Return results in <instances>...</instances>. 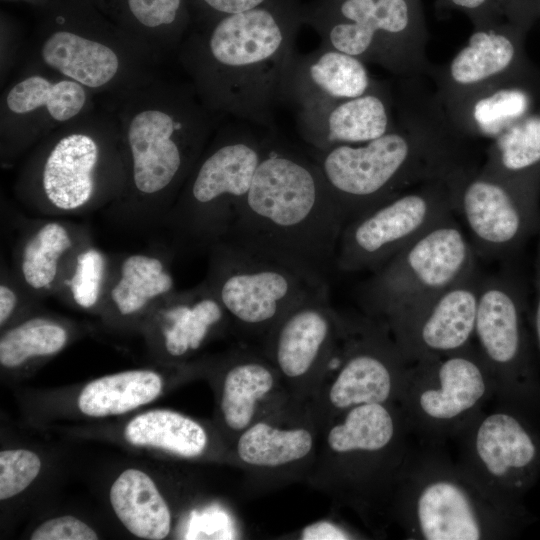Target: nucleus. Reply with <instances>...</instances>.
<instances>
[{"mask_svg": "<svg viewBox=\"0 0 540 540\" xmlns=\"http://www.w3.org/2000/svg\"><path fill=\"white\" fill-rule=\"evenodd\" d=\"M266 138L233 126L205 147L162 224L186 244L209 249L228 235L263 156Z\"/></svg>", "mask_w": 540, "mask_h": 540, "instance_id": "7", "label": "nucleus"}, {"mask_svg": "<svg viewBox=\"0 0 540 540\" xmlns=\"http://www.w3.org/2000/svg\"><path fill=\"white\" fill-rule=\"evenodd\" d=\"M32 540H96L97 533L85 522L73 516L49 519L31 534Z\"/></svg>", "mask_w": 540, "mask_h": 540, "instance_id": "39", "label": "nucleus"}, {"mask_svg": "<svg viewBox=\"0 0 540 540\" xmlns=\"http://www.w3.org/2000/svg\"><path fill=\"white\" fill-rule=\"evenodd\" d=\"M211 121L205 105L176 94L133 114L124 137V185L112 206L136 225L163 223L206 147Z\"/></svg>", "mask_w": 540, "mask_h": 540, "instance_id": "5", "label": "nucleus"}, {"mask_svg": "<svg viewBox=\"0 0 540 540\" xmlns=\"http://www.w3.org/2000/svg\"><path fill=\"white\" fill-rule=\"evenodd\" d=\"M345 225L315 159L266 138L251 186L225 239L328 284Z\"/></svg>", "mask_w": 540, "mask_h": 540, "instance_id": "2", "label": "nucleus"}, {"mask_svg": "<svg viewBox=\"0 0 540 540\" xmlns=\"http://www.w3.org/2000/svg\"><path fill=\"white\" fill-rule=\"evenodd\" d=\"M481 168L540 196V107L491 141Z\"/></svg>", "mask_w": 540, "mask_h": 540, "instance_id": "30", "label": "nucleus"}, {"mask_svg": "<svg viewBox=\"0 0 540 540\" xmlns=\"http://www.w3.org/2000/svg\"><path fill=\"white\" fill-rule=\"evenodd\" d=\"M124 437L134 446L162 449L183 458L203 455L209 443L207 431L199 422L167 409L135 416L126 425Z\"/></svg>", "mask_w": 540, "mask_h": 540, "instance_id": "33", "label": "nucleus"}, {"mask_svg": "<svg viewBox=\"0 0 540 540\" xmlns=\"http://www.w3.org/2000/svg\"><path fill=\"white\" fill-rule=\"evenodd\" d=\"M540 79L501 85L448 114L453 126L469 139L493 140L538 108Z\"/></svg>", "mask_w": 540, "mask_h": 540, "instance_id": "28", "label": "nucleus"}, {"mask_svg": "<svg viewBox=\"0 0 540 540\" xmlns=\"http://www.w3.org/2000/svg\"><path fill=\"white\" fill-rule=\"evenodd\" d=\"M175 291L168 253L124 254L111 260L101 305L130 318L155 307Z\"/></svg>", "mask_w": 540, "mask_h": 540, "instance_id": "27", "label": "nucleus"}, {"mask_svg": "<svg viewBox=\"0 0 540 540\" xmlns=\"http://www.w3.org/2000/svg\"><path fill=\"white\" fill-rule=\"evenodd\" d=\"M111 260L92 244L84 242L69 260L55 295L77 307L91 310L101 305L109 278Z\"/></svg>", "mask_w": 540, "mask_h": 540, "instance_id": "35", "label": "nucleus"}, {"mask_svg": "<svg viewBox=\"0 0 540 540\" xmlns=\"http://www.w3.org/2000/svg\"><path fill=\"white\" fill-rule=\"evenodd\" d=\"M338 366L319 389L327 420L353 407L398 403L410 363L381 318L343 314Z\"/></svg>", "mask_w": 540, "mask_h": 540, "instance_id": "13", "label": "nucleus"}, {"mask_svg": "<svg viewBox=\"0 0 540 540\" xmlns=\"http://www.w3.org/2000/svg\"><path fill=\"white\" fill-rule=\"evenodd\" d=\"M208 251L204 280L245 336L264 337L285 313L320 287L293 269L228 241L217 242Z\"/></svg>", "mask_w": 540, "mask_h": 540, "instance_id": "12", "label": "nucleus"}, {"mask_svg": "<svg viewBox=\"0 0 540 540\" xmlns=\"http://www.w3.org/2000/svg\"><path fill=\"white\" fill-rule=\"evenodd\" d=\"M482 275L463 280L404 305L381 317L410 363L462 350L474 340Z\"/></svg>", "mask_w": 540, "mask_h": 540, "instance_id": "20", "label": "nucleus"}, {"mask_svg": "<svg viewBox=\"0 0 540 540\" xmlns=\"http://www.w3.org/2000/svg\"><path fill=\"white\" fill-rule=\"evenodd\" d=\"M454 213L447 180L415 186L348 221L336 268L374 272L431 226Z\"/></svg>", "mask_w": 540, "mask_h": 540, "instance_id": "14", "label": "nucleus"}, {"mask_svg": "<svg viewBox=\"0 0 540 540\" xmlns=\"http://www.w3.org/2000/svg\"><path fill=\"white\" fill-rule=\"evenodd\" d=\"M454 214L431 226L360 285L364 313L381 318L477 270L476 252Z\"/></svg>", "mask_w": 540, "mask_h": 540, "instance_id": "11", "label": "nucleus"}, {"mask_svg": "<svg viewBox=\"0 0 540 540\" xmlns=\"http://www.w3.org/2000/svg\"><path fill=\"white\" fill-rule=\"evenodd\" d=\"M209 8L224 16L249 11L265 0H202Z\"/></svg>", "mask_w": 540, "mask_h": 540, "instance_id": "44", "label": "nucleus"}, {"mask_svg": "<svg viewBox=\"0 0 540 540\" xmlns=\"http://www.w3.org/2000/svg\"><path fill=\"white\" fill-rule=\"evenodd\" d=\"M526 35L507 21L474 29L450 61L434 64L429 77L446 114L501 85L540 79L525 50Z\"/></svg>", "mask_w": 540, "mask_h": 540, "instance_id": "18", "label": "nucleus"}, {"mask_svg": "<svg viewBox=\"0 0 540 540\" xmlns=\"http://www.w3.org/2000/svg\"><path fill=\"white\" fill-rule=\"evenodd\" d=\"M458 463L486 491L518 506L540 467V445L511 409H484L454 438Z\"/></svg>", "mask_w": 540, "mask_h": 540, "instance_id": "17", "label": "nucleus"}, {"mask_svg": "<svg viewBox=\"0 0 540 540\" xmlns=\"http://www.w3.org/2000/svg\"><path fill=\"white\" fill-rule=\"evenodd\" d=\"M344 332L343 314L330 302L329 284L314 289L264 336L263 354L276 368L292 397L317 390L337 359Z\"/></svg>", "mask_w": 540, "mask_h": 540, "instance_id": "16", "label": "nucleus"}, {"mask_svg": "<svg viewBox=\"0 0 540 540\" xmlns=\"http://www.w3.org/2000/svg\"><path fill=\"white\" fill-rule=\"evenodd\" d=\"M412 436L398 403L364 404L327 420L322 447L327 486L366 521L373 515L387 518Z\"/></svg>", "mask_w": 540, "mask_h": 540, "instance_id": "6", "label": "nucleus"}, {"mask_svg": "<svg viewBox=\"0 0 540 540\" xmlns=\"http://www.w3.org/2000/svg\"><path fill=\"white\" fill-rule=\"evenodd\" d=\"M163 388L152 370H130L89 382L78 396L80 411L91 417L120 415L155 400Z\"/></svg>", "mask_w": 540, "mask_h": 540, "instance_id": "32", "label": "nucleus"}, {"mask_svg": "<svg viewBox=\"0 0 540 540\" xmlns=\"http://www.w3.org/2000/svg\"><path fill=\"white\" fill-rule=\"evenodd\" d=\"M496 397L491 371L476 344L412 363L398 404L413 436L444 445Z\"/></svg>", "mask_w": 540, "mask_h": 540, "instance_id": "9", "label": "nucleus"}, {"mask_svg": "<svg viewBox=\"0 0 540 540\" xmlns=\"http://www.w3.org/2000/svg\"><path fill=\"white\" fill-rule=\"evenodd\" d=\"M519 506L486 491L443 450L412 446L395 484L387 518L412 540H496L510 537Z\"/></svg>", "mask_w": 540, "mask_h": 540, "instance_id": "4", "label": "nucleus"}, {"mask_svg": "<svg viewBox=\"0 0 540 540\" xmlns=\"http://www.w3.org/2000/svg\"><path fill=\"white\" fill-rule=\"evenodd\" d=\"M295 45L293 30L259 6L222 17L188 45L185 61L208 109L269 128Z\"/></svg>", "mask_w": 540, "mask_h": 540, "instance_id": "3", "label": "nucleus"}, {"mask_svg": "<svg viewBox=\"0 0 540 540\" xmlns=\"http://www.w3.org/2000/svg\"><path fill=\"white\" fill-rule=\"evenodd\" d=\"M30 296L29 293L15 278L2 270L0 282V325L3 327L21 305L23 298ZM32 297V296H30Z\"/></svg>", "mask_w": 540, "mask_h": 540, "instance_id": "42", "label": "nucleus"}, {"mask_svg": "<svg viewBox=\"0 0 540 540\" xmlns=\"http://www.w3.org/2000/svg\"><path fill=\"white\" fill-rule=\"evenodd\" d=\"M453 211L460 215L477 256L510 257L540 231V196L484 171L464 167L447 180Z\"/></svg>", "mask_w": 540, "mask_h": 540, "instance_id": "15", "label": "nucleus"}, {"mask_svg": "<svg viewBox=\"0 0 540 540\" xmlns=\"http://www.w3.org/2000/svg\"><path fill=\"white\" fill-rule=\"evenodd\" d=\"M109 498L121 523L135 536L161 540L170 533V509L145 472L123 471L112 484Z\"/></svg>", "mask_w": 540, "mask_h": 540, "instance_id": "31", "label": "nucleus"}, {"mask_svg": "<svg viewBox=\"0 0 540 540\" xmlns=\"http://www.w3.org/2000/svg\"><path fill=\"white\" fill-rule=\"evenodd\" d=\"M41 460L26 449L0 452V499L6 500L25 490L38 476Z\"/></svg>", "mask_w": 540, "mask_h": 540, "instance_id": "37", "label": "nucleus"}, {"mask_svg": "<svg viewBox=\"0 0 540 540\" xmlns=\"http://www.w3.org/2000/svg\"><path fill=\"white\" fill-rule=\"evenodd\" d=\"M322 46L375 64L396 77L428 76L429 31L421 0H340Z\"/></svg>", "mask_w": 540, "mask_h": 540, "instance_id": "10", "label": "nucleus"}, {"mask_svg": "<svg viewBox=\"0 0 540 540\" xmlns=\"http://www.w3.org/2000/svg\"><path fill=\"white\" fill-rule=\"evenodd\" d=\"M287 388L264 354L244 349L228 359L222 377L219 409L236 438L259 419L286 405Z\"/></svg>", "mask_w": 540, "mask_h": 540, "instance_id": "23", "label": "nucleus"}, {"mask_svg": "<svg viewBox=\"0 0 540 540\" xmlns=\"http://www.w3.org/2000/svg\"><path fill=\"white\" fill-rule=\"evenodd\" d=\"M507 22L526 33L540 18V0H492Z\"/></svg>", "mask_w": 540, "mask_h": 540, "instance_id": "41", "label": "nucleus"}, {"mask_svg": "<svg viewBox=\"0 0 540 540\" xmlns=\"http://www.w3.org/2000/svg\"><path fill=\"white\" fill-rule=\"evenodd\" d=\"M302 540H348L358 536L331 520H319L305 526L299 535Z\"/></svg>", "mask_w": 540, "mask_h": 540, "instance_id": "43", "label": "nucleus"}, {"mask_svg": "<svg viewBox=\"0 0 540 540\" xmlns=\"http://www.w3.org/2000/svg\"><path fill=\"white\" fill-rule=\"evenodd\" d=\"M40 54L48 67L90 89L111 83L121 66L117 52L109 45L70 30L51 33Z\"/></svg>", "mask_w": 540, "mask_h": 540, "instance_id": "29", "label": "nucleus"}, {"mask_svg": "<svg viewBox=\"0 0 540 540\" xmlns=\"http://www.w3.org/2000/svg\"><path fill=\"white\" fill-rule=\"evenodd\" d=\"M535 303L533 312V328L536 345L540 352V240L538 243L537 255L535 260Z\"/></svg>", "mask_w": 540, "mask_h": 540, "instance_id": "45", "label": "nucleus"}, {"mask_svg": "<svg viewBox=\"0 0 540 540\" xmlns=\"http://www.w3.org/2000/svg\"><path fill=\"white\" fill-rule=\"evenodd\" d=\"M69 339L67 329L44 316L27 318L7 329L0 338V363L6 368L23 365L35 357L60 352Z\"/></svg>", "mask_w": 540, "mask_h": 540, "instance_id": "36", "label": "nucleus"}, {"mask_svg": "<svg viewBox=\"0 0 540 540\" xmlns=\"http://www.w3.org/2000/svg\"><path fill=\"white\" fill-rule=\"evenodd\" d=\"M89 239L88 231L81 226L36 219L17 241L12 272L30 296L55 295L69 260Z\"/></svg>", "mask_w": 540, "mask_h": 540, "instance_id": "24", "label": "nucleus"}, {"mask_svg": "<svg viewBox=\"0 0 540 540\" xmlns=\"http://www.w3.org/2000/svg\"><path fill=\"white\" fill-rule=\"evenodd\" d=\"M87 131L63 134L40 153L20 188L44 216L78 215L117 201L124 185L122 150Z\"/></svg>", "mask_w": 540, "mask_h": 540, "instance_id": "8", "label": "nucleus"}, {"mask_svg": "<svg viewBox=\"0 0 540 540\" xmlns=\"http://www.w3.org/2000/svg\"><path fill=\"white\" fill-rule=\"evenodd\" d=\"M437 4L465 14L474 29L492 27L506 21L492 0H438Z\"/></svg>", "mask_w": 540, "mask_h": 540, "instance_id": "40", "label": "nucleus"}, {"mask_svg": "<svg viewBox=\"0 0 540 540\" xmlns=\"http://www.w3.org/2000/svg\"><path fill=\"white\" fill-rule=\"evenodd\" d=\"M375 82L366 63L321 45L307 55L296 53L284 82L283 101L296 105L301 133L337 103L363 95Z\"/></svg>", "mask_w": 540, "mask_h": 540, "instance_id": "21", "label": "nucleus"}, {"mask_svg": "<svg viewBox=\"0 0 540 540\" xmlns=\"http://www.w3.org/2000/svg\"><path fill=\"white\" fill-rule=\"evenodd\" d=\"M421 77L399 78L394 126L358 145H339L312 156L319 165L345 224L415 187L448 180L475 165L472 139L451 123L435 91Z\"/></svg>", "mask_w": 540, "mask_h": 540, "instance_id": "1", "label": "nucleus"}, {"mask_svg": "<svg viewBox=\"0 0 540 540\" xmlns=\"http://www.w3.org/2000/svg\"><path fill=\"white\" fill-rule=\"evenodd\" d=\"M526 294L509 274L481 277L474 339L503 401L519 398L530 379V348L525 327Z\"/></svg>", "mask_w": 540, "mask_h": 540, "instance_id": "19", "label": "nucleus"}, {"mask_svg": "<svg viewBox=\"0 0 540 540\" xmlns=\"http://www.w3.org/2000/svg\"><path fill=\"white\" fill-rule=\"evenodd\" d=\"M155 307L163 348L173 358L199 350L212 334L231 323L205 280L191 289L173 292Z\"/></svg>", "mask_w": 540, "mask_h": 540, "instance_id": "26", "label": "nucleus"}, {"mask_svg": "<svg viewBox=\"0 0 540 540\" xmlns=\"http://www.w3.org/2000/svg\"><path fill=\"white\" fill-rule=\"evenodd\" d=\"M133 18L144 28L160 29L177 20L182 0H126Z\"/></svg>", "mask_w": 540, "mask_h": 540, "instance_id": "38", "label": "nucleus"}, {"mask_svg": "<svg viewBox=\"0 0 540 540\" xmlns=\"http://www.w3.org/2000/svg\"><path fill=\"white\" fill-rule=\"evenodd\" d=\"M259 419L237 438L235 456L245 470L264 477H290L309 467L318 449L314 418L285 411Z\"/></svg>", "mask_w": 540, "mask_h": 540, "instance_id": "22", "label": "nucleus"}, {"mask_svg": "<svg viewBox=\"0 0 540 540\" xmlns=\"http://www.w3.org/2000/svg\"><path fill=\"white\" fill-rule=\"evenodd\" d=\"M395 118V92L376 80L369 91L337 103L301 135L314 151H325L374 140L394 126Z\"/></svg>", "mask_w": 540, "mask_h": 540, "instance_id": "25", "label": "nucleus"}, {"mask_svg": "<svg viewBox=\"0 0 540 540\" xmlns=\"http://www.w3.org/2000/svg\"><path fill=\"white\" fill-rule=\"evenodd\" d=\"M86 88L64 78L52 81L41 75H31L17 82L6 95L7 109L15 115H25L45 109L56 122H67L83 110Z\"/></svg>", "mask_w": 540, "mask_h": 540, "instance_id": "34", "label": "nucleus"}]
</instances>
